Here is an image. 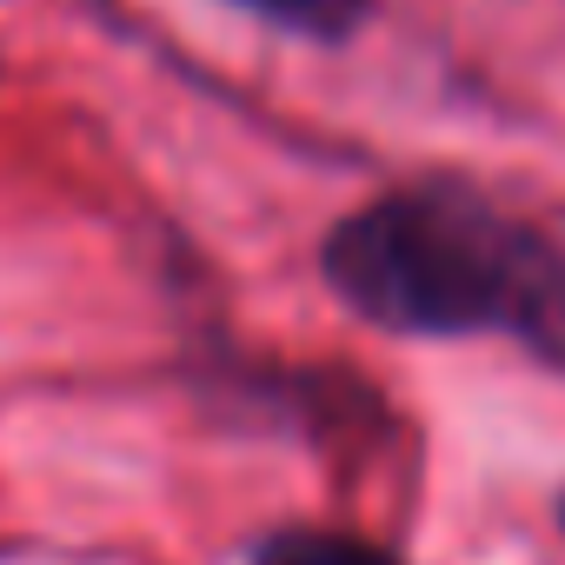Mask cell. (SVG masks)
I'll return each mask as SVG.
<instances>
[{"label":"cell","instance_id":"1","mask_svg":"<svg viewBox=\"0 0 565 565\" xmlns=\"http://www.w3.org/2000/svg\"><path fill=\"white\" fill-rule=\"evenodd\" d=\"M333 294L393 333H519L565 347L558 253L472 193L426 186L353 213L327 239Z\"/></svg>","mask_w":565,"mask_h":565},{"label":"cell","instance_id":"2","mask_svg":"<svg viewBox=\"0 0 565 565\" xmlns=\"http://www.w3.org/2000/svg\"><path fill=\"white\" fill-rule=\"evenodd\" d=\"M246 8L279 21V28H294V34H347L366 0H246Z\"/></svg>","mask_w":565,"mask_h":565},{"label":"cell","instance_id":"3","mask_svg":"<svg viewBox=\"0 0 565 565\" xmlns=\"http://www.w3.org/2000/svg\"><path fill=\"white\" fill-rule=\"evenodd\" d=\"M259 565H386L380 552L353 545V539H327V532H287V539H273L259 552Z\"/></svg>","mask_w":565,"mask_h":565}]
</instances>
